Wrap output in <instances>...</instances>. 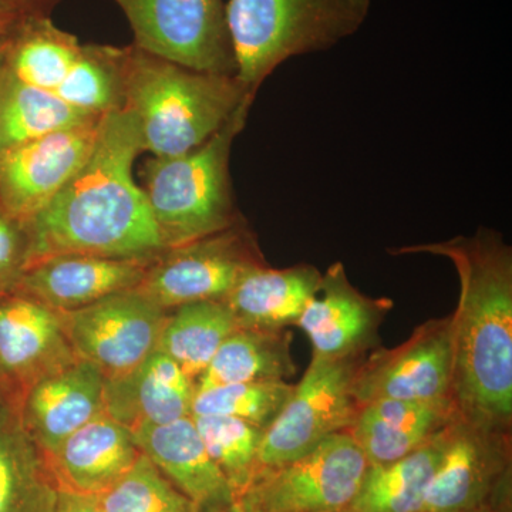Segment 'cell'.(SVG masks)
<instances>
[{
	"instance_id": "obj_38",
	"label": "cell",
	"mask_w": 512,
	"mask_h": 512,
	"mask_svg": "<svg viewBox=\"0 0 512 512\" xmlns=\"http://www.w3.org/2000/svg\"><path fill=\"white\" fill-rule=\"evenodd\" d=\"M5 74V64H3L2 55H0V87H2L3 79H5Z\"/></svg>"
},
{
	"instance_id": "obj_24",
	"label": "cell",
	"mask_w": 512,
	"mask_h": 512,
	"mask_svg": "<svg viewBox=\"0 0 512 512\" xmlns=\"http://www.w3.org/2000/svg\"><path fill=\"white\" fill-rule=\"evenodd\" d=\"M82 43L57 28L47 13L22 16L0 36V55L10 76L55 93L79 56Z\"/></svg>"
},
{
	"instance_id": "obj_1",
	"label": "cell",
	"mask_w": 512,
	"mask_h": 512,
	"mask_svg": "<svg viewBox=\"0 0 512 512\" xmlns=\"http://www.w3.org/2000/svg\"><path fill=\"white\" fill-rule=\"evenodd\" d=\"M140 153L133 114L126 109L106 114L86 164L42 211L23 222L29 265L63 254L151 261L165 251L146 195L134 180Z\"/></svg>"
},
{
	"instance_id": "obj_11",
	"label": "cell",
	"mask_w": 512,
	"mask_h": 512,
	"mask_svg": "<svg viewBox=\"0 0 512 512\" xmlns=\"http://www.w3.org/2000/svg\"><path fill=\"white\" fill-rule=\"evenodd\" d=\"M453 342L450 318L431 319L393 349L360 360L352 382L357 409L380 400H453Z\"/></svg>"
},
{
	"instance_id": "obj_27",
	"label": "cell",
	"mask_w": 512,
	"mask_h": 512,
	"mask_svg": "<svg viewBox=\"0 0 512 512\" xmlns=\"http://www.w3.org/2000/svg\"><path fill=\"white\" fill-rule=\"evenodd\" d=\"M100 119L70 106L56 93L20 82L6 70L0 87V157L56 131Z\"/></svg>"
},
{
	"instance_id": "obj_12",
	"label": "cell",
	"mask_w": 512,
	"mask_h": 512,
	"mask_svg": "<svg viewBox=\"0 0 512 512\" xmlns=\"http://www.w3.org/2000/svg\"><path fill=\"white\" fill-rule=\"evenodd\" d=\"M60 315L77 357L96 366L104 379H116L157 350L168 311L130 289Z\"/></svg>"
},
{
	"instance_id": "obj_39",
	"label": "cell",
	"mask_w": 512,
	"mask_h": 512,
	"mask_svg": "<svg viewBox=\"0 0 512 512\" xmlns=\"http://www.w3.org/2000/svg\"><path fill=\"white\" fill-rule=\"evenodd\" d=\"M222 512H248V511H245L244 508L239 507V505L237 503H235V501H234V504H232L231 507H228L227 510L222 511Z\"/></svg>"
},
{
	"instance_id": "obj_34",
	"label": "cell",
	"mask_w": 512,
	"mask_h": 512,
	"mask_svg": "<svg viewBox=\"0 0 512 512\" xmlns=\"http://www.w3.org/2000/svg\"><path fill=\"white\" fill-rule=\"evenodd\" d=\"M56 512H104L97 497L60 490Z\"/></svg>"
},
{
	"instance_id": "obj_17",
	"label": "cell",
	"mask_w": 512,
	"mask_h": 512,
	"mask_svg": "<svg viewBox=\"0 0 512 512\" xmlns=\"http://www.w3.org/2000/svg\"><path fill=\"white\" fill-rule=\"evenodd\" d=\"M104 382L96 366L79 359L23 394L20 416L46 456L74 431L104 413Z\"/></svg>"
},
{
	"instance_id": "obj_4",
	"label": "cell",
	"mask_w": 512,
	"mask_h": 512,
	"mask_svg": "<svg viewBox=\"0 0 512 512\" xmlns=\"http://www.w3.org/2000/svg\"><path fill=\"white\" fill-rule=\"evenodd\" d=\"M254 100L202 146L175 157H151L141 168V190L165 249L217 234L242 220L235 208L229 160Z\"/></svg>"
},
{
	"instance_id": "obj_23",
	"label": "cell",
	"mask_w": 512,
	"mask_h": 512,
	"mask_svg": "<svg viewBox=\"0 0 512 512\" xmlns=\"http://www.w3.org/2000/svg\"><path fill=\"white\" fill-rule=\"evenodd\" d=\"M320 279L322 272L309 264L282 269L256 266L239 279L222 302L238 328L276 332L298 325L303 309L318 292Z\"/></svg>"
},
{
	"instance_id": "obj_5",
	"label": "cell",
	"mask_w": 512,
	"mask_h": 512,
	"mask_svg": "<svg viewBox=\"0 0 512 512\" xmlns=\"http://www.w3.org/2000/svg\"><path fill=\"white\" fill-rule=\"evenodd\" d=\"M372 0H228L237 77L252 93L292 57L325 52L362 28Z\"/></svg>"
},
{
	"instance_id": "obj_40",
	"label": "cell",
	"mask_w": 512,
	"mask_h": 512,
	"mask_svg": "<svg viewBox=\"0 0 512 512\" xmlns=\"http://www.w3.org/2000/svg\"><path fill=\"white\" fill-rule=\"evenodd\" d=\"M333 512H352V511H350L349 508H346V510L333 511Z\"/></svg>"
},
{
	"instance_id": "obj_2",
	"label": "cell",
	"mask_w": 512,
	"mask_h": 512,
	"mask_svg": "<svg viewBox=\"0 0 512 512\" xmlns=\"http://www.w3.org/2000/svg\"><path fill=\"white\" fill-rule=\"evenodd\" d=\"M443 256L456 268L460 296L450 316L453 399L460 416L512 424V249L494 229L471 237L393 249Z\"/></svg>"
},
{
	"instance_id": "obj_26",
	"label": "cell",
	"mask_w": 512,
	"mask_h": 512,
	"mask_svg": "<svg viewBox=\"0 0 512 512\" xmlns=\"http://www.w3.org/2000/svg\"><path fill=\"white\" fill-rule=\"evenodd\" d=\"M444 430L409 456L367 467L349 510L423 512L424 498L443 453Z\"/></svg>"
},
{
	"instance_id": "obj_29",
	"label": "cell",
	"mask_w": 512,
	"mask_h": 512,
	"mask_svg": "<svg viewBox=\"0 0 512 512\" xmlns=\"http://www.w3.org/2000/svg\"><path fill=\"white\" fill-rule=\"evenodd\" d=\"M126 47L82 45L79 56L56 94L90 116L124 109Z\"/></svg>"
},
{
	"instance_id": "obj_7",
	"label": "cell",
	"mask_w": 512,
	"mask_h": 512,
	"mask_svg": "<svg viewBox=\"0 0 512 512\" xmlns=\"http://www.w3.org/2000/svg\"><path fill=\"white\" fill-rule=\"evenodd\" d=\"M362 357L312 356L301 382L264 431L258 471L295 460L333 434L349 430L357 413L353 376Z\"/></svg>"
},
{
	"instance_id": "obj_28",
	"label": "cell",
	"mask_w": 512,
	"mask_h": 512,
	"mask_svg": "<svg viewBox=\"0 0 512 512\" xmlns=\"http://www.w3.org/2000/svg\"><path fill=\"white\" fill-rule=\"evenodd\" d=\"M237 329L225 302L185 303L168 311L157 350L171 357L195 383L224 340Z\"/></svg>"
},
{
	"instance_id": "obj_3",
	"label": "cell",
	"mask_w": 512,
	"mask_h": 512,
	"mask_svg": "<svg viewBox=\"0 0 512 512\" xmlns=\"http://www.w3.org/2000/svg\"><path fill=\"white\" fill-rule=\"evenodd\" d=\"M255 96L237 76L198 72L126 47L124 109L137 121L143 151L153 157L202 146Z\"/></svg>"
},
{
	"instance_id": "obj_31",
	"label": "cell",
	"mask_w": 512,
	"mask_h": 512,
	"mask_svg": "<svg viewBox=\"0 0 512 512\" xmlns=\"http://www.w3.org/2000/svg\"><path fill=\"white\" fill-rule=\"evenodd\" d=\"M293 390L286 380L225 384L195 392L191 416H224L262 431L271 426Z\"/></svg>"
},
{
	"instance_id": "obj_19",
	"label": "cell",
	"mask_w": 512,
	"mask_h": 512,
	"mask_svg": "<svg viewBox=\"0 0 512 512\" xmlns=\"http://www.w3.org/2000/svg\"><path fill=\"white\" fill-rule=\"evenodd\" d=\"M195 383L171 357L154 350L127 375L104 382V413L134 431L191 416Z\"/></svg>"
},
{
	"instance_id": "obj_15",
	"label": "cell",
	"mask_w": 512,
	"mask_h": 512,
	"mask_svg": "<svg viewBox=\"0 0 512 512\" xmlns=\"http://www.w3.org/2000/svg\"><path fill=\"white\" fill-rule=\"evenodd\" d=\"M392 308L390 299L370 298L356 289L342 262H335L322 274L296 326L311 339L313 355L360 357L379 343L380 325Z\"/></svg>"
},
{
	"instance_id": "obj_8",
	"label": "cell",
	"mask_w": 512,
	"mask_h": 512,
	"mask_svg": "<svg viewBox=\"0 0 512 512\" xmlns=\"http://www.w3.org/2000/svg\"><path fill=\"white\" fill-rule=\"evenodd\" d=\"M266 264L241 220L224 231L168 248L148 265L137 291L165 311L185 303L224 301L249 269Z\"/></svg>"
},
{
	"instance_id": "obj_37",
	"label": "cell",
	"mask_w": 512,
	"mask_h": 512,
	"mask_svg": "<svg viewBox=\"0 0 512 512\" xmlns=\"http://www.w3.org/2000/svg\"><path fill=\"white\" fill-rule=\"evenodd\" d=\"M461 512H512V497H505L503 500L484 505V507L476 508V510Z\"/></svg>"
},
{
	"instance_id": "obj_14",
	"label": "cell",
	"mask_w": 512,
	"mask_h": 512,
	"mask_svg": "<svg viewBox=\"0 0 512 512\" xmlns=\"http://www.w3.org/2000/svg\"><path fill=\"white\" fill-rule=\"evenodd\" d=\"M77 360L60 312L22 293L0 295V392L22 399Z\"/></svg>"
},
{
	"instance_id": "obj_22",
	"label": "cell",
	"mask_w": 512,
	"mask_h": 512,
	"mask_svg": "<svg viewBox=\"0 0 512 512\" xmlns=\"http://www.w3.org/2000/svg\"><path fill=\"white\" fill-rule=\"evenodd\" d=\"M19 402L0 392V512H56L60 485L23 424Z\"/></svg>"
},
{
	"instance_id": "obj_16",
	"label": "cell",
	"mask_w": 512,
	"mask_h": 512,
	"mask_svg": "<svg viewBox=\"0 0 512 512\" xmlns=\"http://www.w3.org/2000/svg\"><path fill=\"white\" fill-rule=\"evenodd\" d=\"M151 261L84 254L49 256L32 262L12 292L56 312L79 311L114 293L136 289Z\"/></svg>"
},
{
	"instance_id": "obj_13",
	"label": "cell",
	"mask_w": 512,
	"mask_h": 512,
	"mask_svg": "<svg viewBox=\"0 0 512 512\" xmlns=\"http://www.w3.org/2000/svg\"><path fill=\"white\" fill-rule=\"evenodd\" d=\"M100 120L56 131L0 157V207L26 222L42 211L89 160Z\"/></svg>"
},
{
	"instance_id": "obj_20",
	"label": "cell",
	"mask_w": 512,
	"mask_h": 512,
	"mask_svg": "<svg viewBox=\"0 0 512 512\" xmlns=\"http://www.w3.org/2000/svg\"><path fill=\"white\" fill-rule=\"evenodd\" d=\"M140 454L133 433L103 413L74 431L47 458L60 490L99 497Z\"/></svg>"
},
{
	"instance_id": "obj_25",
	"label": "cell",
	"mask_w": 512,
	"mask_h": 512,
	"mask_svg": "<svg viewBox=\"0 0 512 512\" xmlns=\"http://www.w3.org/2000/svg\"><path fill=\"white\" fill-rule=\"evenodd\" d=\"M292 333L238 328L195 380V392L225 384L286 380L295 375Z\"/></svg>"
},
{
	"instance_id": "obj_30",
	"label": "cell",
	"mask_w": 512,
	"mask_h": 512,
	"mask_svg": "<svg viewBox=\"0 0 512 512\" xmlns=\"http://www.w3.org/2000/svg\"><path fill=\"white\" fill-rule=\"evenodd\" d=\"M221 473L237 498L258 471V453L264 431L247 421L224 416H191Z\"/></svg>"
},
{
	"instance_id": "obj_33",
	"label": "cell",
	"mask_w": 512,
	"mask_h": 512,
	"mask_svg": "<svg viewBox=\"0 0 512 512\" xmlns=\"http://www.w3.org/2000/svg\"><path fill=\"white\" fill-rule=\"evenodd\" d=\"M29 265L25 224L0 207V295L12 292Z\"/></svg>"
},
{
	"instance_id": "obj_36",
	"label": "cell",
	"mask_w": 512,
	"mask_h": 512,
	"mask_svg": "<svg viewBox=\"0 0 512 512\" xmlns=\"http://www.w3.org/2000/svg\"><path fill=\"white\" fill-rule=\"evenodd\" d=\"M20 5L25 6L29 12L32 13H47L50 15V10L55 8L60 0H18Z\"/></svg>"
},
{
	"instance_id": "obj_18",
	"label": "cell",
	"mask_w": 512,
	"mask_h": 512,
	"mask_svg": "<svg viewBox=\"0 0 512 512\" xmlns=\"http://www.w3.org/2000/svg\"><path fill=\"white\" fill-rule=\"evenodd\" d=\"M144 454L200 512H222L234 504L227 478L212 461L191 416L131 431Z\"/></svg>"
},
{
	"instance_id": "obj_6",
	"label": "cell",
	"mask_w": 512,
	"mask_h": 512,
	"mask_svg": "<svg viewBox=\"0 0 512 512\" xmlns=\"http://www.w3.org/2000/svg\"><path fill=\"white\" fill-rule=\"evenodd\" d=\"M367 463L348 431L303 456L259 470L235 503L248 512H333L355 500Z\"/></svg>"
},
{
	"instance_id": "obj_21",
	"label": "cell",
	"mask_w": 512,
	"mask_h": 512,
	"mask_svg": "<svg viewBox=\"0 0 512 512\" xmlns=\"http://www.w3.org/2000/svg\"><path fill=\"white\" fill-rule=\"evenodd\" d=\"M458 414L453 400H380L357 409L348 433L365 454L369 466H382L419 450Z\"/></svg>"
},
{
	"instance_id": "obj_35",
	"label": "cell",
	"mask_w": 512,
	"mask_h": 512,
	"mask_svg": "<svg viewBox=\"0 0 512 512\" xmlns=\"http://www.w3.org/2000/svg\"><path fill=\"white\" fill-rule=\"evenodd\" d=\"M28 9L18 0H0V36L8 32L22 16L29 15Z\"/></svg>"
},
{
	"instance_id": "obj_9",
	"label": "cell",
	"mask_w": 512,
	"mask_h": 512,
	"mask_svg": "<svg viewBox=\"0 0 512 512\" xmlns=\"http://www.w3.org/2000/svg\"><path fill=\"white\" fill-rule=\"evenodd\" d=\"M133 45L198 72L237 76L224 0H114Z\"/></svg>"
},
{
	"instance_id": "obj_32",
	"label": "cell",
	"mask_w": 512,
	"mask_h": 512,
	"mask_svg": "<svg viewBox=\"0 0 512 512\" xmlns=\"http://www.w3.org/2000/svg\"><path fill=\"white\" fill-rule=\"evenodd\" d=\"M97 500L104 512H200L144 454Z\"/></svg>"
},
{
	"instance_id": "obj_10",
	"label": "cell",
	"mask_w": 512,
	"mask_h": 512,
	"mask_svg": "<svg viewBox=\"0 0 512 512\" xmlns=\"http://www.w3.org/2000/svg\"><path fill=\"white\" fill-rule=\"evenodd\" d=\"M512 497L510 427L458 416L444 430L443 453L424 498L423 512L476 510Z\"/></svg>"
}]
</instances>
